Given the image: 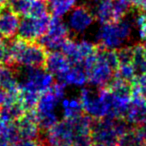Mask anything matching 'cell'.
<instances>
[{"label": "cell", "mask_w": 146, "mask_h": 146, "mask_svg": "<svg viewBox=\"0 0 146 146\" xmlns=\"http://www.w3.org/2000/svg\"><path fill=\"white\" fill-rule=\"evenodd\" d=\"M58 81L62 82L65 85L84 86L88 80L83 66L81 64H76L71 65L69 70L58 78Z\"/></svg>", "instance_id": "7c38bea8"}, {"label": "cell", "mask_w": 146, "mask_h": 146, "mask_svg": "<svg viewBox=\"0 0 146 146\" xmlns=\"http://www.w3.org/2000/svg\"><path fill=\"white\" fill-rule=\"evenodd\" d=\"M8 49L12 65L44 68L48 51L36 41L28 42L16 38L8 43Z\"/></svg>", "instance_id": "6da1fadb"}, {"label": "cell", "mask_w": 146, "mask_h": 146, "mask_svg": "<svg viewBox=\"0 0 146 146\" xmlns=\"http://www.w3.org/2000/svg\"><path fill=\"white\" fill-rule=\"evenodd\" d=\"M50 22V16L48 14L41 17L24 16L19 21L17 33L18 38L28 42H34L47 32Z\"/></svg>", "instance_id": "8992f818"}, {"label": "cell", "mask_w": 146, "mask_h": 146, "mask_svg": "<svg viewBox=\"0 0 146 146\" xmlns=\"http://www.w3.org/2000/svg\"><path fill=\"white\" fill-rule=\"evenodd\" d=\"M1 1H2V2H5V1H8V0H1Z\"/></svg>", "instance_id": "4dcf8cb0"}, {"label": "cell", "mask_w": 146, "mask_h": 146, "mask_svg": "<svg viewBox=\"0 0 146 146\" xmlns=\"http://www.w3.org/2000/svg\"><path fill=\"white\" fill-rule=\"evenodd\" d=\"M8 146H40V144L32 139H18L10 143Z\"/></svg>", "instance_id": "484cf974"}, {"label": "cell", "mask_w": 146, "mask_h": 146, "mask_svg": "<svg viewBox=\"0 0 146 146\" xmlns=\"http://www.w3.org/2000/svg\"><path fill=\"white\" fill-rule=\"evenodd\" d=\"M119 64H131L133 57V46H121L115 49Z\"/></svg>", "instance_id": "7402d4cb"}, {"label": "cell", "mask_w": 146, "mask_h": 146, "mask_svg": "<svg viewBox=\"0 0 146 146\" xmlns=\"http://www.w3.org/2000/svg\"><path fill=\"white\" fill-rule=\"evenodd\" d=\"M18 139L14 122H6L0 119V144H10Z\"/></svg>", "instance_id": "ac0fdd59"}, {"label": "cell", "mask_w": 146, "mask_h": 146, "mask_svg": "<svg viewBox=\"0 0 146 146\" xmlns=\"http://www.w3.org/2000/svg\"><path fill=\"white\" fill-rule=\"evenodd\" d=\"M131 64L136 77L146 74V50L142 43L133 45V57Z\"/></svg>", "instance_id": "2e32d148"}, {"label": "cell", "mask_w": 146, "mask_h": 146, "mask_svg": "<svg viewBox=\"0 0 146 146\" xmlns=\"http://www.w3.org/2000/svg\"><path fill=\"white\" fill-rule=\"evenodd\" d=\"M2 38H3V37H2V36H1V35H0V39H2Z\"/></svg>", "instance_id": "d6a6232c"}, {"label": "cell", "mask_w": 146, "mask_h": 146, "mask_svg": "<svg viewBox=\"0 0 146 146\" xmlns=\"http://www.w3.org/2000/svg\"><path fill=\"white\" fill-rule=\"evenodd\" d=\"M0 87L9 93H17L18 79L12 65H0Z\"/></svg>", "instance_id": "4fadbf2b"}, {"label": "cell", "mask_w": 146, "mask_h": 146, "mask_svg": "<svg viewBox=\"0 0 146 146\" xmlns=\"http://www.w3.org/2000/svg\"><path fill=\"white\" fill-rule=\"evenodd\" d=\"M128 125L122 118H92L90 131L92 142L98 146H118V139L130 127Z\"/></svg>", "instance_id": "7a4b0ae2"}, {"label": "cell", "mask_w": 146, "mask_h": 146, "mask_svg": "<svg viewBox=\"0 0 146 146\" xmlns=\"http://www.w3.org/2000/svg\"><path fill=\"white\" fill-rule=\"evenodd\" d=\"M95 20V16L92 11L86 5H79L73 7L68 18V25L71 31L76 34L83 33L89 28Z\"/></svg>", "instance_id": "52a82bcc"}, {"label": "cell", "mask_w": 146, "mask_h": 146, "mask_svg": "<svg viewBox=\"0 0 146 146\" xmlns=\"http://www.w3.org/2000/svg\"><path fill=\"white\" fill-rule=\"evenodd\" d=\"M76 0H47L48 8L55 17H62L75 6Z\"/></svg>", "instance_id": "e0dca14e"}, {"label": "cell", "mask_w": 146, "mask_h": 146, "mask_svg": "<svg viewBox=\"0 0 146 146\" xmlns=\"http://www.w3.org/2000/svg\"><path fill=\"white\" fill-rule=\"evenodd\" d=\"M130 7H139L141 0H123Z\"/></svg>", "instance_id": "4316f807"}, {"label": "cell", "mask_w": 146, "mask_h": 146, "mask_svg": "<svg viewBox=\"0 0 146 146\" xmlns=\"http://www.w3.org/2000/svg\"><path fill=\"white\" fill-rule=\"evenodd\" d=\"M19 15L6 7L0 12V35L3 38H13L19 25Z\"/></svg>", "instance_id": "30bf717a"}, {"label": "cell", "mask_w": 146, "mask_h": 146, "mask_svg": "<svg viewBox=\"0 0 146 146\" xmlns=\"http://www.w3.org/2000/svg\"><path fill=\"white\" fill-rule=\"evenodd\" d=\"M70 67L71 63L62 52H60L59 50L48 52L44 69L51 73L53 76L55 75L57 78L61 77L69 70Z\"/></svg>", "instance_id": "9c48e42d"}, {"label": "cell", "mask_w": 146, "mask_h": 146, "mask_svg": "<svg viewBox=\"0 0 146 146\" xmlns=\"http://www.w3.org/2000/svg\"><path fill=\"white\" fill-rule=\"evenodd\" d=\"M62 107L64 118H73L83 113V107L80 98L62 99Z\"/></svg>", "instance_id": "d6986e66"}, {"label": "cell", "mask_w": 146, "mask_h": 146, "mask_svg": "<svg viewBox=\"0 0 146 146\" xmlns=\"http://www.w3.org/2000/svg\"><path fill=\"white\" fill-rule=\"evenodd\" d=\"M114 76L124 80V81L130 82V83H132L136 78L132 64H119L118 68L116 69Z\"/></svg>", "instance_id": "ffe728a7"}, {"label": "cell", "mask_w": 146, "mask_h": 146, "mask_svg": "<svg viewBox=\"0 0 146 146\" xmlns=\"http://www.w3.org/2000/svg\"><path fill=\"white\" fill-rule=\"evenodd\" d=\"M118 146H146V126H130L119 137Z\"/></svg>", "instance_id": "8fae6325"}, {"label": "cell", "mask_w": 146, "mask_h": 146, "mask_svg": "<svg viewBox=\"0 0 146 146\" xmlns=\"http://www.w3.org/2000/svg\"><path fill=\"white\" fill-rule=\"evenodd\" d=\"M18 92L17 93H9L0 87V106H2L3 104L7 103V102L18 99Z\"/></svg>", "instance_id": "d4e9b609"}, {"label": "cell", "mask_w": 146, "mask_h": 146, "mask_svg": "<svg viewBox=\"0 0 146 146\" xmlns=\"http://www.w3.org/2000/svg\"><path fill=\"white\" fill-rule=\"evenodd\" d=\"M67 38H69L68 27L61 20L60 17L53 16V18H50L47 32L37 39V42L42 45L48 52L58 51Z\"/></svg>", "instance_id": "5b68a950"}, {"label": "cell", "mask_w": 146, "mask_h": 146, "mask_svg": "<svg viewBox=\"0 0 146 146\" xmlns=\"http://www.w3.org/2000/svg\"><path fill=\"white\" fill-rule=\"evenodd\" d=\"M60 98L55 94L51 86L43 91L39 96L38 103L36 105V112L38 113H48V112H53L55 107L57 106L58 102L60 101Z\"/></svg>", "instance_id": "9a60e30c"}, {"label": "cell", "mask_w": 146, "mask_h": 146, "mask_svg": "<svg viewBox=\"0 0 146 146\" xmlns=\"http://www.w3.org/2000/svg\"><path fill=\"white\" fill-rule=\"evenodd\" d=\"M9 144H0V146H8Z\"/></svg>", "instance_id": "f546056e"}, {"label": "cell", "mask_w": 146, "mask_h": 146, "mask_svg": "<svg viewBox=\"0 0 146 146\" xmlns=\"http://www.w3.org/2000/svg\"><path fill=\"white\" fill-rule=\"evenodd\" d=\"M138 8H140L141 11H144L146 12V0H141V2H140V5Z\"/></svg>", "instance_id": "83f0119b"}, {"label": "cell", "mask_w": 146, "mask_h": 146, "mask_svg": "<svg viewBox=\"0 0 146 146\" xmlns=\"http://www.w3.org/2000/svg\"><path fill=\"white\" fill-rule=\"evenodd\" d=\"M136 26L138 28V34L142 41L146 40V13L140 11L135 19Z\"/></svg>", "instance_id": "603a6c76"}, {"label": "cell", "mask_w": 146, "mask_h": 146, "mask_svg": "<svg viewBox=\"0 0 146 146\" xmlns=\"http://www.w3.org/2000/svg\"><path fill=\"white\" fill-rule=\"evenodd\" d=\"M23 79L18 81V89L41 94L54 83V76L44 68L25 67Z\"/></svg>", "instance_id": "277c9868"}, {"label": "cell", "mask_w": 146, "mask_h": 146, "mask_svg": "<svg viewBox=\"0 0 146 146\" xmlns=\"http://www.w3.org/2000/svg\"><path fill=\"white\" fill-rule=\"evenodd\" d=\"M12 65L9 54L8 43H6L4 40L0 39V65ZM13 66V65H12Z\"/></svg>", "instance_id": "cb8c5ba5"}, {"label": "cell", "mask_w": 146, "mask_h": 146, "mask_svg": "<svg viewBox=\"0 0 146 146\" xmlns=\"http://www.w3.org/2000/svg\"><path fill=\"white\" fill-rule=\"evenodd\" d=\"M133 24L128 19L111 23H104L97 33V40L100 47L105 49H117L129 40Z\"/></svg>", "instance_id": "3957f363"}, {"label": "cell", "mask_w": 146, "mask_h": 146, "mask_svg": "<svg viewBox=\"0 0 146 146\" xmlns=\"http://www.w3.org/2000/svg\"><path fill=\"white\" fill-rule=\"evenodd\" d=\"M25 109L19 100L7 102L0 106V119L6 122H15L22 117Z\"/></svg>", "instance_id": "5bb4252c"}, {"label": "cell", "mask_w": 146, "mask_h": 146, "mask_svg": "<svg viewBox=\"0 0 146 146\" xmlns=\"http://www.w3.org/2000/svg\"><path fill=\"white\" fill-rule=\"evenodd\" d=\"M132 96H138L146 101V74L138 76L132 82Z\"/></svg>", "instance_id": "44dd1931"}, {"label": "cell", "mask_w": 146, "mask_h": 146, "mask_svg": "<svg viewBox=\"0 0 146 146\" xmlns=\"http://www.w3.org/2000/svg\"><path fill=\"white\" fill-rule=\"evenodd\" d=\"M16 126L17 134L19 139H32L35 140L38 138L40 134L37 116L35 109L26 110L22 117L19 118L14 122Z\"/></svg>", "instance_id": "ba28073f"}, {"label": "cell", "mask_w": 146, "mask_h": 146, "mask_svg": "<svg viewBox=\"0 0 146 146\" xmlns=\"http://www.w3.org/2000/svg\"><path fill=\"white\" fill-rule=\"evenodd\" d=\"M3 8H4V6H3V2L1 1V0H0V12L3 10Z\"/></svg>", "instance_id": "f1b7e54d"}, {"label": "cell", "mask_w": 146, "mask_h": 146, "mask_svg": "<svg viewBox=\"0 0 146 146\" xmlns=\"http://www.w3.org/2000/svg\"><path fill=\"white\" fill-rule=\"evenodd\" d=\"M92 146H98V145H96V144H94V143H93V144H92Z\"/></svg>", "instance_id": "1f68e13d"}]
</instances>
